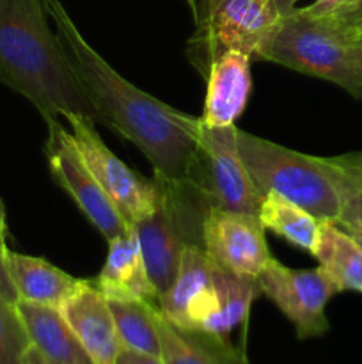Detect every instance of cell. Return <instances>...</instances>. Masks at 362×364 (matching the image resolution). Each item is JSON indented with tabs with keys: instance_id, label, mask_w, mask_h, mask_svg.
<instances>
[{
	"instance_id": "1",
	"label": "cell",
	"mask_w": 362,
	"mask_h": 364,
	"mask_svg": "<svg viewBox=\"0 0 362 364\" xmlns=\"http://www.w3.org/2000/svg\"><path fill=\"white\" fill-rule=\"evenodd\" d=\"M71 68L105 127L133 142L167 180L183 181L201 135V117L174 109L121 77L82 36L60 0H45Z\"/></svg>"
},
{
	"instance_id": "2",
	"label": "cell",
	"mask_w": 362,
	"mask_h": 364,
	"mask_svg": "<svg viewBox=\"0 0 362 364\" xmlns=\"http://www.w3.org/2000/svg\"><path fill=\"white\" fill-rule=\"evenodd\" d=\"M46 16L45 0H0V82L45 121L77 112L103 124Z\"/></svg>"
},
{
	"instance_id": "3",
	"label": "cell",
	"mask_w": 362,
	"mask_h": 364,
	"mask_svg": "<svg viewBox=\"0 0 362 364\" xmlns=\"http://www.w3.org/2000/svg\"><path fill=\"white\" fill-rule=\"evenodd\" d=\"M258 295H261L258 277L220 269L204 249L187 245L176 279L158 299V309L167 322L181 329L229 336L247 320Z\"/></svg>"
},
{
	"instance_id": "4",
	"label": "cell",
	"mask_w": 362,
	"mask_h": 364,
	"mask_svg": "<svg viewBox=\"0 0 362 364\" xmlns=\"http://www.w3.org/2000/svg\"><path fill=\"white\" fill-rule=\"evenodd\" d=\"M241 160L261 196H283L319 220L337 223L341 201L327 156H312L236 128Z\"/></svg>"
},
{
	"instance_id": "5",
	"label": "cell",
	"mask_w": 362,
	"mask_h": 364,
	"mask_svg": "<svg viewBox=\"0 0 362 364\" xmlns=\"http://www.w3.org/2000/svg\"><path fill=\"white\" fill-rule=\"evenodd\" d=\"M194 14V34L187 55L206 77L216 57L238 52L263 60L279 31L283 14L277 0H188Z\"/></svg>"
},
{
	"instance_id": "6",
	"label": "cell",
	"mask_w": 362,
	"mask_h": 364,
	"mask_svg": "<svg viewBox=\"0 0 362 364\" xmlns=\"http://www.w3.org/2000/svg\"><path fill=\"white\" fill-rule=\"evenodd\" d=\"M158 203L133 231L141 244L149 279L162 297L176 279L187 245L202 249V223L209 212L185 181L167 180L155 173Z\"/></svg>"
},
{
	"instance_id": "7",
	"label": "cell",
	"mask_w": 362,
	"mask_h": 364,
	"mask_svg": "<svg viewBox=\"0 0 362 364\" xmlns=\"http://www.w3.org/2000/svg\"><path fill=\"white\" fill-rule=\"evenodd\" d=\"M351 41L327 18H311L295 9L283 16L263 60L329 80L362 98V80L350 55Z\"/></svg>"
},
{
	"instance_id": "8",
	"label": "cell",
	"mask_w": 362,
	"mask_h": 364,
	"mask_svg": "<svg viewBox=\"0 0 362 364\" xmlns=\"http://www.w3.org/2000/svg\"><path fill=\"white\" fill-rule=\"evenodd\" d=\"M236 128H208L202 124L185 183L208 210H231L258 215L263 196L241 160Z\"/></svg>"
},
{
	"instance_id": "9",
	"label": "cell",
	"mask_w": 362,
	"mask_h": 364,
	"mask_svg": "<svg viewBox=\"0 0 362 364\" xmlns=\"http://www.w3.org/2000/svg\"><path fill=\"white\" fill-rule=\"evenodd\" d=\"M70 135L85 167L103 188L121 215L133 226L155 210L158 203V183L146 180L121 159H117L96 130V123L84 114H64Z\"/></svg>"
},
{
	"instance_id": "10",
	"label": "cell",
	"mask_w": 362,
	"mask_h": 364,
	"mask_svg": "<svg viewBox=\"0 0 362 364\" xmlns=\"http://www.w3.org/2000/svg\"><path fill=\"white\" fill-rule=\"evenodd\" d=\"M258 279L261 295L290 320L298 340L323 336L329 331L325 309L339 291L319 267L291 269L272 258Z\"/></svg>"
},
{
	"instance_id": "11",
	"label": "cell",
	"mask_w": 362,
	"mask_h": 364,
	"mask_svg": "<svg viewBox=\"0 0 362 364\" xmlns=\"http://www.w3.org/2000/svg\"><path fill=\"white\" fill-rule=\"evenodd\" d=\"M46 124L48 139L45 144V155L55 183L71 196L82 213L106 242L128 233L131 224L121 215L91 171L85 167L80 153L75 148L70 130H66L59 119L46 121Z\"/></svg>"
},
{
	"instance_id": "12",
	"label": "cell",
	"mask_w": 362,
	"mask_h": 364,
	"mask_svg": "<svg viewBox=\"0 0 362 364\" xmlns=\"http://www.w3.org/2000/svg\"><path fill=\"white\" fill-rule=\"evenodd\" d=\"M202 249L220 269L248 277H258L273 258L259 217L231 210L206 213Z\"/></svg>"
},
{
	"instance_id": "13",
	"label": "cell",
	"mask_w": 362,
	"mask_h": 364,
	"mask_svg": "<svg viewBox=\"0 0 362 364\" xmlns=\"http://www.w3.org/2000/svg\"><path fill=\"white\" fill-rule=\"evenodd\" d=\"M60 313L91 364H117L123 345L109 301L91 279H84L82 287L60 306Z\"/></svg>"
},
{
	"instance_id": "14",
	"label": "cell",
	"mask_w": 362,
	"mask_h": 364,
	"mask_svg": "<svg viewBox=\"0 0 362 364\" xmlns=\"http://www.w3.org/2000/svg\"><path fill=\"white\" fill-rule=\"evenodd\" d=\"M251 63L238 52L224 53L206 71V98L201 121L208 128L236 127L252 89Z\"/></svg>"
},
{
	"instance_id": "15",
	"label": "cell",
	"mask_w": 362,
	"mask_h": 364,
	"mask_svg": "<svg viewBox=\"0 0 362 364\" xmlns=\"http://www.w3.org/2000/svg\"><path fill=\"white\" fill-rule=\"evenodd\" d=\"M91 281L109 301H144L158 306L160 295L149 279L133 228L109 242L105 263Z\"/></svg>"
},
{
	"instance_id": "16",
	"label": "cell",
	"mask_w": 362,
	"mask_h": 364,
	"mask_svg": "<svg viewBox=\"0 0 362 364\" xmlns=\"http://www.w3.org/2000/svg\"><path fill=\"white\" fill-rule=\"evenodd\" d=\"M6 267L18 301L59 308L82 287L84 279L70 276L59 267L35 256L7 249Z\"/></svg>"
},
{
	"instance_id": "17",
	"label": "cell",
	"mask_w": 362,
	"mask_h": 364,
	"mask_svg": "<svg viewBox=\"0 0 362 364\" xmlns=\"http://www.w3.org/2000/svg\"><path fill=\"white\" fill-rule=\"evenodd\" d=\"M162 359L165 364H248L243 348L227 336L181 329L162 316H156Z\"/></svg>"
},
{
	"instance_id": "18",
	"label": "cell",
	"mask_w": 362,
	"mask_h": 364,
	"mask_svg": "<svg viewBox=\"0 0 362 364\" xmlns=\"http://www.w3.org/2000/svg\"><path fill=\"white\" fill-rule=\"evenodd\" d=\"M16 309L31 345L45 358L59 364H91L59 308L18 301Z\"/></svg>"
},
{
	"instance_id": "19",
	"label": "cell",
	"mask_w": 362,
	"mask_h": 364,
	"mask_svg": "<svg viewBox=\"0 0 362 364\" xmlns=\"http://www.w3.org/2000/svg\"><path fill=\"white\" fill-rule=\"evenodd\" d=\"M312 256L339 294L348 290L362 294V245L339 224L322 220Z\"/></svg>"
},
{
	"instance_id": "20",
	"label": "cell",
	"mask_w": 362,
	"mask_h": 364,
	"mask_svg": "<svg viewBox=\"0 0 362 364\" xmlns=\"http://www.w3.org/2000/svg\"><path fill=\"white\" fill-rule=\"evenodd\" d=\"M258 217L265 230L273 231L290 244L312 255L322 226V220L316 219L314 215L305 212L290 199L275 192H268L263 196Z\"/></svg>"
},
{
	"instance_id": "21",
	"label": "cell",
	"mask_w": 362,
	"mask_h": 364,
	"mask_svg": "<svg viewBox=\"0 0 362 364\" xmlns=\"http://www.w3.org/2000/svg\"><path fill=\"white\" fill-rule=\"evenodd\" d=\"M109 308L123 348L162 358L156 326L158 306L144 301H109Z\"/></svg>"
},
{
	"instance_id": "22",
	"label": "cell",
	"mask_w": 362,
	"mask_h": 364,
	"mask_svg": "<svg viewBox=\"0 0 362 364\" xmlns=\"http://www.w3.org/2000/svg\"><path fill=\"white\" fill-rule=\"evenodd\" d=\"M341 201L339 223L362 224V151L327 156Z\"/></svg>"
},
{
	"instance_id": "23",
	"label": "cell",
	"mask_w": 362,
	"mask_h": 364,
	"mask_svg": "<svg viewBox=\"0 0 362 364\" xmlns=\"http://www.w3.org/2000/svg\"><path fill=\"white\" fill-rule=\"evenodd\" d=\"M31 348L16 304L0 297V364H23Z\"/></svg>"
},
{
	"instance_id": "24",
	"label": "cell",
	"mask_w": 362,
	"mask_h": 364,
	"mask_svg": "<svg viewBox=\"0 0 362 364\" xmlns=\"http://www.w3.org/2000/svg\"><path fill=\"white\" fill-rule=\"evenodd\" d=\"M327 20L339 28L341 32L350 36L351 39L362 34V0H355V2L348 4L343 9L336 11L334 14L327 16Z\"/></svg>"
},
{
	"instance_id": "25",
	"label": "cell",
	"mask_w": 362,
	"mask_h": 364,
	"mask_svg": "<svg viewBox=\"0 0 362 364\" xmlns=\"http://www.w3.org/2000/svg\"><path fill=\"white\" fill-rule=\"evenodd\" d=\"M351 2L355 0H314L311 6L302 7V11L311 18H327Z\"/></svg>"
},
{
	"instance_id": "26",
	"label": "cell",
	"mask_w": 362,
	"mask_h": 364,
	"mask_svg": "<svg viewBox=\"0 0 362 364\" xmlns=\"http://www.w3.org/2000/svg\"><path fill=\"white\" fill-rule=\"evenodd\" d=\"M6 251L7 247H0V297L6 299V301L16 304L18 302V294L13 287V281H11L9 272H7L6 267Z\"/></svg>"
},
{
	"instance_id": "27",
	"label": "cell",
	"mask_w": 362,
	"mask_h": 364,
	"mask_svg": "<svg viewBox=\"0 0 362 364\" xmlns=\"http://www.w3.org/2000/svg\"><path fill=\"white\" fill-rule=\"evenodd\" d=\"M117 364H165L162 358H155V355L141 354V352L128 350V348H123L117 358Z\"/></svg>"
},
{
	"instance_id": "28",
	"label": "cell",
	"mask_w": 362,
	"mask_h": 364,
	"mask_svg": "<svg viewBox=\"0 0 362 364\" xmlns=\"http://www.w3.org/2000/svg\"><path fill=\"white\" fill-rule=\"evenodd\" d=\"M350 55H351V63H353L355 66V71H357V75L362 80V36H357V38L351 41Z\"/></svg>"
},
{
	"instance_id": "29",
	"label": "cell",
	"mask_w": 362,
	"mask_h": 364,
	"mask_svg": "<svg viewBox=\"0 0 362 364\" xmlns=\"http://www.w3.org/2000/svg\"><path fill=\"white\" fill-rule=\"evenodd\" d=\"M23 364H59V363L50 361L48 358H45L41 352L35 350V348L31 345V348H28L27 354H25V358H23Z\"/></svg>"
},
{
	"instance_id": "30",
	"label": "cell",
	"mask_w": 362,
	"mask_h": 364,
	"mask_svg": "<svg viewBox=\"0 0 362 364\" xmlns=\"http://www.w3.org/2000/svg\"><path fill=\"white\" fill-rule=\"evenodd\" d=\"M339 226L343 228V230L346 231L348 235H351V237H353L355 240H357L358 244L362 245V224H358V223H339Z\"/></svg>"
},
{
	"instance_id": "31",
	"label": "cell",
	"mask_w": 362,
	"mask_h": 364,
	"mask_svg": "<svg viewBox=\"0 0 362 364\" xmlns=\"http://www.w3.org/2000/svg\"><path fill=\"white\" fill-rule=\"evenodd\" d=\"M6 238H7L6 208H4V203L0 201V247H7V245H6Z\"/></svg>"
},
{
	"instance_id": "32",
	"label": "cell",
	"mask_w": 362,
	"mask_h": 364,
	"mask_svg": "<svg viewBox=\"0 0 362 364\" xmlns=\"http://www.w3.org/2000/svg\"><path fill=\"white\" fill-rule=\"evenodd\" d=\"M298 0H277V6H279V11L283 16H286V14H290L291 11H295L297 7H295V4H297Z\"/></svg>"
},
{
	"instance_id": "33",
	"label": "cell",
	"mask_w": 362,
	"mask_h": 364,
	"mask_svg": "<svg viewBox=\"0 0 362 364\" xmlns=\"http://www.w3.org/2000/svg\"><path fill=\"white\" fill-rule=\"evenodd\" d=\"M358 36H362V34H358Z\"/></svg>"
}]
</instances>
